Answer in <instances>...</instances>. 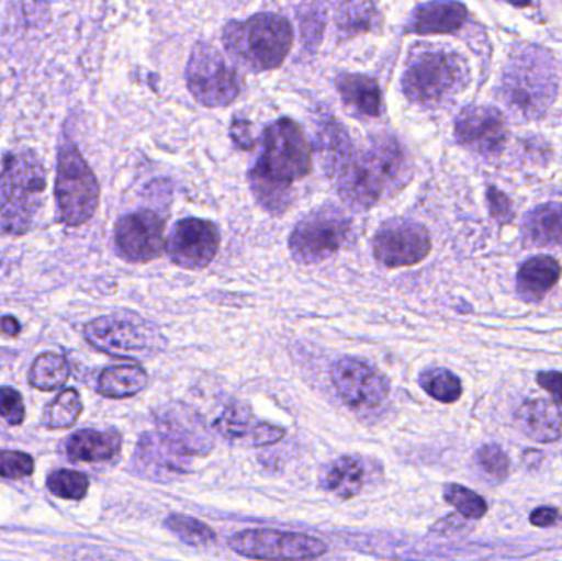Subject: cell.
I'll use <instances>...</instances> for the list:
<instances>
[{"instance_id":"60d3db41","label":"cell","mask_w":562,"mask_h":561,"mask_svg":"<svg viewBox=\"0 0 562 561\" xmlns=\"http://www.w3.org/2000/svg\"><path fill=\"white\" fill-rule=\"evenodd\" d=\"M505 2L512 3L515 7H528L531 3V0H505Z\"/></svg>"},{"instance_id":"d6986e66","label":"cell","mask_w":562,"mask_h":561,"mask_svg":"<svg viewBox=\"0 0 562 561\" xmlns=\"http://www.w3.org/2000/svg\"><path fill=\"white\" fill-rule=\"evenodd\" d=\"M517 424L531 440L553 444L562 435V412L557 402L535 399L518 408Z\"/></svg>"},{"instance_id":"ac0fdd59","label":"cell","mask_w":562,"mask_h":561,"mask_svg":"<svg viewBox=\"0 0 562 561\" xmlns=\"http://www.w3.org/2000/svg\"><path fill=\"white\" fill-rule=\"evenodd\" d=\"M468 9L456 0H432L416 7L409 16L408 32L418 35L436 33H454L464 25Z\"/></svg>"},{"instance_id":"f1b7e54d","label":"cell","mask_w":562,"mask_h":561,"mask_svg":"<svg viewBox=\"0 0 562 561\" xmlns=\"http://www.w3.org/2000/svg\"><path fill=\"white\" fill-rule=\"evenodd\" d=\"M165 526L171 534L183 540L187 546L207 547L216 542V532L211 529L207 524L194 519L190 516H181V514H171Z\"/></svg>"},{"instance_id":"7a4b0ae2","label":"cell","mask_w":562,"mask_h":561,"mask_svg":"<svg viewBox=\"0 0 562 561\" xmlns=\"http://www.w3.org/2000/svg\"><path fill=\"white\" fill-rule=\"evenodd\" d=\"M311 171V148L291 119L273 122L263 134V150L250 173L257 201L270 213H283L291 203V184Z\"/></svg>"},{"instance_id":"ba28073f","label":"cell","mask_w":562,"mask_h":561,"mask_svg":"<svg viewBox=\"0 0 562 561\" xmlns=\"http://www.w3.org/2000/svg\"><path fill=\"white\" fill-rule=\"evenodd\" d=\"M352 234V221L337 206L316 207L294 226L291 256L300 263H316L339 253Z\"/></svg>"},{"instance_id":"ffe728a7","label":"cell","mask_w":562,"mask_h":561,"mask_svg":"<svg viewBox=\"0 0 562 561\" xmlns=\"http://www.w3.org/2000/svg\"><path fill=\"white\" fill-rule=\"evenodd\" d=\"M561 276V263L553 257H531L518 270V293L527 302H540L560 282Z\"/></svg>"},{"instance_id":"9a60e30c","label":"cell","mask_w":562,"mask_h":561,"mask_svg":"<svg viewBox=\"0 0 562 561\" xmlns=\"http://www.w3.org/2000/svg\"><path fill=\"white\" fill-rule=\"evenodd\" d=\"M165 223L154 211L127 214L115 226L119 254L131 262L157 259L165 247Z\"/></svg>"},{"instance_id":"4fadbf2b","label":"cell","mask_w":562,"mask_h":561,"mask_svg":"<svg viewBox=\"0 0 562 561\" xmlns=\"http://www.w3.org/2000/svg\"><path fill=\"white\" fill-rule=\"evenodd\" d=\"M334 389L352 411H373L389 397V382L362 359L344 358L330 369Z\"/></svg>"},{"instance_id":"f546056e","label":"cell","mask_w":562,"mask_h":561,"mask_svg":"<svg viewBox=\"0 0 562 561\" xmlns=\"http://www.w3.org/2000/svg\"><path fill=\"white\" fill-rule=\"evenodd\" d=\"M445 500L465 519H482L488 510L484 497L468 487L459 486V484H449L445 487Z\"/></svg>"},{"instance_id":"2e32d148","label":"cell","mask_w":562,"mask_h":561,"mask_svg":"<svg viewBox=\"0 0 562 561\" xmlns=\"http://www.w3.org/2000/svg\"><path fill=\"white\" fill-rule=\"evenodd\" d=\"M456 138L482 157H498L507 144V125L497 109L471 105L456 121Z\"/></svg>"},{"instance_id":"5b68a950","label":"cell","mask_w":562,"mask_h":561,"mask_svg":"<svg viewBox=\"0 0 562 561\" xmlns=\"http://www.w3.org/2000/svg\"><path fill=\"white\" fill-rule=\"evenodd\" d=\"M227 52L256 71L279 68L290 53L293 30L276 13H259L247 20L229 22L223 32Z\"/></svg>"},{"instance_id":"8fae6325","label":"cell","mask_w":562,"mask_h":561,"mask_svg":"<svg viewBox=\"0 0 562 561\" xmlns=\"http://www.w3.org/2000/svg\"><path fill=\"white\" fill-rule=\"evenodd\" d=\"M231 550L256 560H313L326 556L327 546L316 537L281 532L272 529H249L229 539Z\"/></svg>"},{"instance_id":"603a6c76","label":"cell","mask_w":562,"mask_h":561,"mask_svg":"<svg viewBox=\"0 0 562 561\" xmlns=\"http://www.w3.org/2000/svg\"><path fill=\"white\" fill-rule=\"evenodd\" d=\"M524 239L531 247L562 246V204L547 203L528 213Z\"/></svg>"},{"instance_id":"e0dca14e","label":"cell","mask_w":562,"mask_h":561,"mask_svg":"<svg viewBox=\"0 0 562 561\" xmlns=\"http://www.w3.org/2000/svg\"><path fill=\"white\" fill-rule=\"evenodd\" d=\"M191 451L170 435L147 434L138 444L135 460L151 480H173L190 468Z\"/></svg>"},{"instance_id":"4dcf8cb0","label":"cell","mask_w":562,"mask_h":561,"mask_svg":"<svg viewBox=\"0 0 562 561\" xmlns=\"http://www.w3.org/2000/svg\"><path fill=\"white\" fill-rule=\"evenodd\" d=\"M48 487L61 500L78 501L88 494L89 480L78 471L59 470L48 478Z\"/></svg>"},{"instance_id":"8d00e7d4","label":"cell","mask_w":562,"mask_h":561,"mask_svg":"<svg viewBox=\"0 0 562 561\" xmlns=\"http://www.w3.org/2000/svg\"><path fill=\"white\" fill-rule=\"evenodd\" d=\"M284 437L283 428L276 427V425L260 424L254 428L252 440L256 447H266V445H273Z\"/></svg>"},{"instance_id":"44dd1931","label":"cell","mask_w":562,"mask_h":561,"mask_svg":"<svg viewBox=\"0 0 562 561\" xmlns=\"http://www.w3.org/2000/svg\"><path fill=\"white\" fill-rule=\"evenodd\" d=\"M321 487L339 500L359 496L366 483V467L357 457H340L321 471Z\"/></svg>"},{"instance_id":"83f0119b","label":"cell","mask_w":562,"mask_h":561,"mask_svg":"<svg viewBox=\"0 0 562 561\" xmlns=\"http://www.w3.org/2000/svg\"><path fill=\"white\" fill-rule=\"evenodd\" d=\"M82 412L81 397L76 389H65L46 407L45 425L53 430L69 428L78 422Z\"/></svg>"},{"instance_id":"d590c367","label":"cell","mask_w":562,"mask_h":561,"mask_svg":"<svg viewBox=\"0 0 562 561\" xmlns=\"http://www.w3.org/2000/svg\"><path fill=\"white\" fill-rule=\"evenodd\" d=\"M488 207L491 214L498 223H510L514 220V206H512L510 198L502 193L497 188H488L487 191Z\"/></svg>"},{"instance_id":"f35d334b","label":"cell","mask_w":562,"mask_h":561,"mask_svg":"<svg viewBox=\"0 0 562 561\" xmlns=\"http://www.w3.org/2000/svg\"><path fill=\"white\" fill-rule=\"evenodd\" d=\"M558 519H560V510L550 506L538 507L530 516V523L535 527H540V529L554 526Z\"/></svg>"},{"instance_id":"d6a6232c","label":"cell","mask_w":562,"mask_h":561,"mask_svg":"<svg viewBox=\"0 0 562 561\" xmlns=\"http://www.w3.org/2000/svg\"><path fill=\"white\" fill-rule=\"evenodd\" d=\"M33 473V460L20 451H0V476L20 480Z\"/></svg>"},{"instance_id":"7402d4cb","label":"cell","mask_w":562,"mask_h":561,"mask_svg":"<svg viewBox=\"0 0 562 561\" xmlns=\"http://www.w3.org/2000/svg\"><path fill=\"white\" fill-rule=\"evenodd\" d=\"M121 447V435L115 431L81 430L69 438L66 451L72 461L101 463L112 460Z\"/></svg>"},{"instance_id":"3957f363","label":"cell","mask_w":562,"mask_h":561,"mask_svg":"<svg viewBox=\"0 0 562 561\" xmlns=\"http://www.w3.org/2000/svg\"><path fill=\"white\" fill-rule=\"evenodd\" d=\"M46 175L38 155L29 148L7 155L0 171V227L22 236L35 223L45 194Z\"/></svg>"},{"instance_id":"277c9868","label":"cell","mask_w":562,"mask_h":561,"mask_svg":"<svg viewBox=\"0 0 562 561\" xmlns=\"http://www.w3.org/2000/svg\"><path fill=\"white\" fill-rule=\"evenodd\" d=\"M468 63L451 49L423 46L409 55L402 88L409 101L436 105L464 91Z\"/></svg>"},{"instance_id":"4316f807","label":"cell","mask_w":562,"mask_h":561,"mask_svg":"<svg viewBox=\"0 0 562 561\" xmlns=\"http://www.w3.org/2000/svg\"><path fill=\"white\" fill-rule=\"evenodd\" d=\"M419 385L429 397L441 402V404H454L462 395L461 379L445 368H432L423 372Z\"/></svg>"},{"instance_id":"52a82bcc","label":"cell","mask_w":562,"mask_h":561,"mask_svg":"<svg viewBox=\"0 0 562 561\" xmlns=\"http://www.w3.org/2000/svg\"><path fill=\"white\" fill-rule=\"evenodd\" d=\"M55 197L59 216L68 226H81L99 206L98 180L78 148L69 142L59 150Z\"/></svg>"},{"instance_id":"e575fe53","label":"cell","mask_w":562,"mask_h":561,"mask_svg":"<svg viewBox=\"0 0 562 561\" xmlns=\"http://www.w3.org/2000/svg\"><path fill=\"white\" fill-rule=\"evenodd\" d=\"M250 417L244 408L233 407L227 408L226 414L217 422V428L221 434L227 438L240 437V435L247 434L249 428Z\"/></svg>"},{"instance_id":"8992f818","label":"cell","mask_w":562,"mask_h":561,"mask_svg":"<svg viewBox=\"0 0 562 561\" xmlns=\"http://www.w3.org/2000/svg\"><path fill=\"white\" fill-rule=\"evenodd\" d=\"M502 91L508 104L525 117L538 119L547 114L558 92L553 58L535 46L514 53L502 76Z\"/></svg>"},{"instance_id":"9c48e42d","label":"cell","mask_w":562,"mask_h":561,"mask_svg":"<svg viewBox=\"0 0 562 561\" xmlns=\"http://www.w3.org/2000/svg\"><path fill=\"white\" fill-rule=\"evenodd\" d=\"M188 89L200 104L224 108L233 104L243 91L239 69L214 46H194L187 66Z\"/></svg>"},{"instance_id":"d4e9b609","label":"cell","mask_w":562,"mask_h":561,"mask_svg":"<svg viewBox=\"0 0 562 561\" xmlns=\"http://www.w3.org/2000/svg\"><path fill=\"white\" fill-rule=\"evenodd\" d=\"M99 392L108 399H128L144 391L148 374L142 366L124 364L105 369L99 378Z\"/></svg>"},{"instance_id":"30bf717a","label":"cell","mask_w":562,"mask_h":561,"mask_svg":"<svg viewBox=\"0 0 562 561\" xmlns=\"http://www.w3.org/2000/svg\"><path fill=\"white\" fill-rule=\"evenodd\" d=\"M85 336L92 348L115 358H148L164 348L160 333L134 315L101 316L86 325Z\"/></svg>"},{"instance_id":"1f68e13d","label":"cell","mask_w":562,"mask_h":561,"mask_svg":"<svg viewBox=\"0 0 562 561\" xmlns=\"http://www.w3.org/2000/svg\"><path fill=\"white\" fill-rule=\"evenodd\" d=\"M477 460L481 467L497 480H505L508 471H510V460H508L507 453L497 445L482 447L479 450Z\"/></svg>"},{"instance_id":"7c38bea8","label":"cell","mask_w":562,"mask_h":561,"mask_svg":"<svg viewBox=\"0 0 562 561\" xmlns=\"http://www.w3.org/2000/svg\"><path fill=\"white\" fill-rule=\"evenodd\" d=\"M431 253V237L419 223L390 220L380 226L373 239V254L386 269H402L422 262Z\"/></svg>"},{"instance_id":"5bb4252c","label":"cell","mask_w":562,"mask_h":561,"mask_svg":"<svg viewBox=\"0 0 562 561\" xmlns=\"http://www.w3.org/2000/svg\"><path fill=\"white\" fill-rule=\"evenodd\" d=\"M220 244L221 236L216 224L198 217H187L173 227L165 249L171 262L181 269L201 270L213 262Z\"/></svg>"},{"instance_id":"ab89813d","label":"cell","mask_w":562,"mask_h":561,"mask_svg":"<svg viewBox=\"0 0 562 561\" xmlns=\"http://www.w3.org/2000/svg\"><path fill=\"white\" fill-rule=\"evenodd\" d=\"M20 329H22V326H20L19 319L13 318V316H3L2 319H0V332L3 333L5 336H16L20 333Z\"/></svg>"},{"instance_id":"836d02e7","label":"cell","mask_w":562,"mask_h":561,"mask_svg":"<svg viewBox=\"0 0 562 561\" xmlns=\"http://www.w3.org/2000/svg\"><path fill=\"white\" fill-rule=\"evenodd\" d=\"M0 415L10 425H20L25 418L22 395L12 388H0Z\"/></svg>"},{"instance_id":"74e56055","label":"cell","mask_w":562,"mask_h":561,"mask_svg":"<svg viewBox=\"0 0 562 561\" xmlns=\"http://www.w3.org/2000/svg\"><path fill=\"white\" fill-rule=\"evenodd\" d=\"M537 382L550 392L551 397L562 405V372L558 371H543L538 372Z\"/></svg>"},{"instance_id":"6da1fadb","label":"cell","mask_w":562,"mask_h":561,"mask_svg":"<svg viewBox=\"0 0 562 561\" xmlns=\"http://www.w3.org/2000/svg\"><path fill=\"white\" fill-rule=\"evenodd\" d=\"M319 145L327 173L350 206L372 207L405 187L412 177L408 155L393 135H375L357 150L346 131L334 122L324 128Z\"/></svg>"},{"instance_id":"cb8c5ba5","label":"cell","mask_w":562,"mask_h":561,"mask_svg":"<svg viewBox=\"0 0 562 561\" xmlns=\"http://www.w3.org/2000/svg\"><path fill=\"white\" fill-rule=\"evenodd\" d=\"M336 86L347 105H352L370 117H376L382 112V92L375 79L370 76L340 75Z\"/></svg>"},{"instance_id":"484cf974","label":"cell","mask_w":562,"mask_h":561,"mask_svg":"<svg viewBox=\"0 0 562 561\" xmlns=\"http://www.w3.org/2000/svg\"><path fill=\"white\" fill-rule=\"evenodd\" d=\"M69 371L71 369H69L68 361L63 356L46 352L33 362L29 381L33 388L40 389V391H56V389H61L66 384Z\"/></svg>"}]
</instances>
